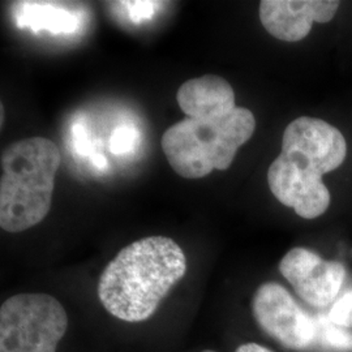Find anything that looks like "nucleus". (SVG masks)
Wrapping results in <instances>:
<instances>
[{
	"mask_svg": "<svg viewBox=\"0 0 352 352\" xmlns=\"http://www.w3.org/2000/svg\"><path fill=\"white\" fill-rule=\"evenodd\" d=\"M139 131L133 126H118L110 138V151L115 155L126 154L133 151L136 145L139 144Z\"/></svg>",
	"mask_w": 352,
	"mask_h": 352,
	"instance_id": "obj_12",
	"label": "nucleus"
},
{
	"mask_svg": "<svg viewBox=\"0 0 352 352\" xmlns=\"http://www.w3.org/2000/svg\"><path fill=\"white\" fill-rule=\"evenodd\" d=\"M252 315L265 334L286 350L308 352L318 343L314 315L277 282H265L254 291Z\"/></svg>",
	"mask_w": 352,
	"mask_h": 352,
	"instance_id": "obj_6",
	"label": "nucleus"
},
{
	"mask_svg": "<svg viewBox=\"0 0 352 352\" xmlns=\"http://www.w3.org/2000/svg\"><path fill=\"white\" fill-rule=\"evenodd\" d=\"M122 6H124L128 10V14L131 20L135 24H140L141 21L151 19L155 10L157 3L154 1H123Z\"/></svg>",
	"mask_w": 352,
	"mask_h": 352,
	"instance_id": "obj_13",
	"label": "nucleus"
},
{
	"mask_svg": "<svg viewBox=\"0 0 352 352\" xmlns=\"http://www.w3.org/2000/svg\"><path fill=\"white\" fill-rule=\"evenodd\" d=\"M330 324L342 330H352V289H346L327 311Z\"/></svg>",
	"mask_w": 352,
	"mask_h": 352,
	"instance_id": "obj_11",
	"label": "nucleus"
},
{
	"mask_svg": "<svg viewBox=\"0 0 352 352\" xmlns=\"http://www.w3.org/2000/svg\"><path fill=\"white\" fill-rule=\"evenodd\" d=\"M340 6L337 0H264L258 14L273 37L299 42L311 33L314 23L331 21Z\"/></svg>",
	"mask_w": 352,
	"mask_h": 352,
	"instance_id": "obj_8",
	"label": "nucleus"
},
{
	"mask_svg": "<svg viewBox=\"0 0 352 352\" xmlns=\"http://www.w3.org/2000/svg\"><path fill=\"white\" fill-rule=\"evenodd\" d=\"M254 129V115L244 107L222 118H186L164 132L162 151L177 175L201 179L214 170H227Z\"/></svg>",
	"mask_w": 352,
	"mask_h": 352,
	"instance_id": "obj_4",
	"label": "nucleus"
},
{
	"mask_svg": "<svg viewBox=\"0 0 352 352\" xmlns=\"http://www.w3.org/2000/svg\"><path fill=\"white\" fill-rule=\"evenodd\" d=\"M72 139L75 144L76 151L80 155H89L90 141H89L88 131L81 123H77L72 128Z\"/></svg>",
	"mask_w": 352,
	"mask_h": 352,
	"instance_id": "obj_14",
	"label": "nucleus"
},
{
	"mask_svg": "<svg viewBox=\"0 0 352 352\" xmlns=\"http://www.w3.org/2000/svg\"><path fill=\"white\" fill-rule=\"evenodd\" d=\"M186 272L187 258L175 240L142 238L124 247L106 266L98 282V298L118 320L142 322L157 312Z\"/></svg>",
	"mask_w": 352,
	"mask_h": 352,
	"instance_id": "obj_2",
	"label": "nucleus"
},
{
	"mask_svg": "<svg viewBox=\"0 0 352 352\" xmlns=\"http://www.w3.org/2000/svg\"><path fill=\"white\" fill-rule=\"evenodd\" d=\"M62 155L49 139L30 138L1 153L0 227L23 232L49 214Z\"/></svg>",
	"mask_w": 352,
	"mask_h": 352,
	"instance_id": "obj_3",
	"label": "nucleus"
},
{
	"mask_svg": "<svg viewBox=\"0 0 352 352\" xmlns=\"http://www.w3.org/2000/svg\"><path fill=\"white\" fill-rule=\"evenodd\" d=\"M202 352H215V351H212V350H205V351H202Z\"/></svg>",
	"mask_w": 352,
	"mask_h": 352,
	"instance_id": "obj_17",
	"label": "nucleus"
},
{
	"mask_svg": "<svg viewBox=\"0 0 352 352\" xmlns=\"http://www.w3.org/2000/svg\"><path fill=\"white\" fill-rule=\"evenodd\" d=\"M347 155L338 128L322 119L302 116L289 123L282 151L267 170V184L278 201L304 219L325 213L331 196L322 176L337 170Z\"/></svg>",
	"mask_w": 352,
	"mask_h": 352,
	"instance_id": "obj_1",
	"label": "nucleus"
},
{
	"mask_svg": "<svg viewBox=\"0 0 352 352\" xmlns=\"http://www.w3.org/2000/svg\"><path fill=\"white\" fill-rule=\"evenodd\" d=\"M14 20L20 28L54 34H71L80 26V17L64 7L46 1H20L14 4Z\"/></svg>",
	"mask_w": 352,
	"mask_h": 352,
	"instance_id": "obj_10",
	"label": "nucleus"
},
{
	"mask_svg": "<svg viewBox=\"0 0 352 352\" xmlns=\"http://www.w3.org/2000/svg\"><path fill=\"white\" fill-rule=\"evenodd\" d=\"M176 101L187 118L197 120L222 118L236 109L234 89L221 76L188 80L177 90Z\"/></svg>",
	"mask_w": 352,
	"mask_h": 352,
	"instance_id": "obj_9",
	"label": "nucleus"
},
{
	"mask_svg": "<svg viewBox=\"0 0 352 352\" xmlns=\"http://www.w3.org/2000/svg\"><path fill=\"white\" fill-rule=\"evenodd\" d=\"M279 273L289 282L298 298L316 311L329 309L343 292L346 266L304 247L289 250L279 263Z\"/></svg>",
	"mask_w": 352,
	"mask_h": 352,
	"instance_id": "obj_7",
	"label": "nucleus"
},
{
	"mask_svg": "<svg viewBox=\"0 0 352 352\" xmlns=\"http://www.w3.org/2000/svg\"><path fill=\"white\" fill-rule=\"evenodd\" d=\"M68 316L47 294H19L0 308V352H56Z\"/></svg>",
	"mask_w": 352,
	"mask_h": 352,
	"instance_id": "obj_5",
	"label": "nucleus"
},
{
	"mask_svg": "<svg viewBox=\"0 0 352 352\" xmlns=\"http://www.w3.org/2000/svg\"><path fill=\"white\" fill-rule=\"evenodd\" d=\"M91 164H94L98 170H106L109 167L106 157L101 153H94L91 154Z\"/></svg>",
	"mask_w": 352,
	"mask_h": 352,
	"instance_id": "obj_16",
	"label": "nucleus"
},
{
	"mask_svg": "<svg viewBox=\"0 0 352 352\" xmlns=\"http://www.w3.org/2000/svg\"><path fill=\"white\" fill-rule=\"evenodd\" d=\"M235 352H274L267 347H265L260 343L256 342H247L240 344L239 347L235 350Z\"/></svg>",
	"mask_w": 352,
	"mask_h": 352,
	"instance_id": "obj_15",
	"label": "nucleus"
}]
</instances>
